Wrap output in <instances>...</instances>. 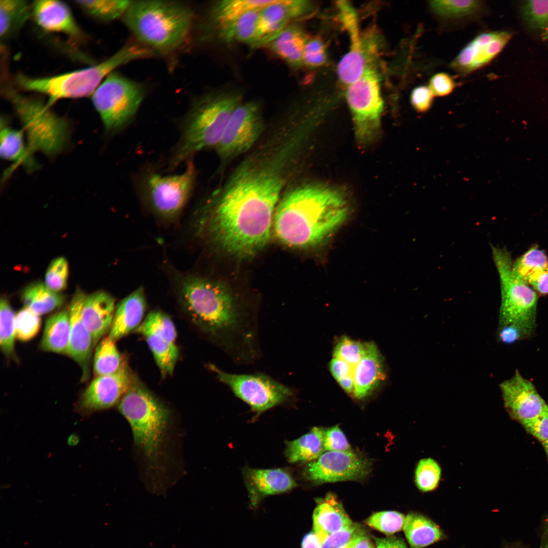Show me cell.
Returning <instances> with one entry per match:
<instances>
[{
  "label": "cell",
  "instance_id": "cell-1",
  "mask_svg": "<svg viewBox=\"0 0 548 548\" xmlns=\"http://www.w3.org/2000/svg\"><path fill=\"white\" fill-rule=\"evenodd\" d=\"M283 185L272 172L243 173L218 199L200 210L195 218V232L231 255H254L270 240Z\"/></svg>",
  "mask_w": 548,
  "mask_h": 548
},
{
  "label": "cell",
  "instance_id": "cell-2",
  "mask_svg": "<svg viewBox=\"0 0 548 548\" xmlns=\"http://www.w3.org/2000/svg\"><path fill=\"white\" fill-rule=\"evenodd\" d=\"M179 290L191 323L233 363L249 366L260 359L259 321L242 310L223 284L190 275L182 280Z\"/></svg>",
  "mask_w": 548,
  "mask_h": 548
},
{
  "label": "cell",
  "instance_id": "cell-3",
  "mask_svg": "<svg viewBox=\"0 0 548 548\" xmlns=\"http://www.w3.org/2000/svg\"><path fill=\"white\" fill-rule=\"evenodd\" d=\"M347 200L339 192L321 185H307L289 191L273 216L278 238L290 247L311 248L327 239L346 220Z\"/></svg>",
  "mask_w": 548,
  "mask_h": 548
},
{
  "label": "cell",
  "instance_id": "cell-4",
  "mask_svg": "<svg viewBox=\"0 0 548 548\" xmlns=\"http://www.w3.org/2000/svg\"><path fill=\"white\" fill-rule=\"evenodd\" d=\"M123 19L139 43L154 53H168L186 42L193 12L179 2L135 1H131Z\"/></svg>",
  "mask_w": 548,
  "mask_h": 548
},
{
  "label": "cell",
  "instance_id": "cell-5",
  "mask_svg": "<svg viewBox=\"0 0 548 548\" xmlns=\"http://www.w3.org/2000/svg\"><path fill=\"white\" fill-rule=\"evenodd\" d=\"M154 53L140 43H130L96 64L51 77L35 78L19 74L15 81L25 91L46 95L48 97L46 104L51 107L59 99L92 95L115 69L130 61L151 57Z\"/></svg>",
  "mask_w": 548,
  "mask_h": 548
},
{
  "label": "cell",
  "instance_id": "cell-6",
  "mask_svg": "<svg viewBox=\"0 0 548 548\" xmlns=\"http://www.w3.org/2000/svg\"><path fill=\"white\" fill-rule=\"evenodd\" d=\"M240 97L234 94L208 96L196 101L183 119L180 135L168 167L174 169L202 150L216 147Z\"/></svg>",
  "mask_w": 548,
  "mask_h": 548
},
{
  "label": "cell",
  "instance_id": "cell-7",
  "mask_svg": "<svg viewBox=\"0 0 548 548\" xmlns=\"http://www.w3.org/2000/svg\"><path fill=\"white\" fill-rule=\"evenodd\" d=\"M2 91L23 124L31 156L40 151L53 157L64 149L69 138V124L54 113L40 98L20 93L4 78Z\"/></svg>",
  "mask_w": 548,
  "mask_h": 548
},
{
  "label": "cell",
  "instance_id": "cell-8",
  "mask_svg": "<svg viewBox=\"0 0 548 548\" xmlns=\"http://www.w3.org/2000/svg\"><path fill=\"white\" fill-rule=\"evenodd\" d=\"M118 406L135 445L148 459L156 460L169 419L168 408L136 376Z\"/></svg>",
  "mask_w": 548,
  "mask_h": 548
},
{
  "label": "cell",
  "instance_id": "cell-9",
  "mask_svg": "<svg viewBox=\"0 0 548 548\" xmlns=\"http://www.w3.org/2000/svg\"><path fill=\"white\" fill-rule=\"evenodd\" d=\"M492 251L501 288L498 324H511L535 332L537 293L515 272L505 248L492 246Z\"/></svg>",
  "mask_w": 548,
  "mask_h": 548
},
{
  "label": "cell",
  "instance_id": "cell-10",
  "mask_svg": "<svg viewBox=\"0 0 548 548\" xmlns=\"http://www.w3.org/2000/svg\"><path fill=\"white\" fill-rule=\"evenodd\" d=\"M196 170L190 159L184 171L164 176L155 170L144 172L138 182L139 194L147 207L157 216L173 219L180 215L193 191Z\"/></svg>",
  "mask_w": 548,
  "mask_h": 548
},
{
  "label": "cell",
  "instance_id": "cell-11",
  "mask_svg": "<svg viewBox=\"0 0 548 548\" xmlns=\"http://www.w3.org/2000/svg\"><path fill=\"white\" fill-rule=\"evenodd\" d=\"M145 96L142 84L113 72L92 94L91 100L106 131L114 133L133 120Z\"/></svg>",
  "mask_w": 548,
  "mask_h": 548
},
{
  "label": "cell",
  "instance_id": "cell-12",
  "mask_svg": "<svg viewBox=\"0 0 548 548\" xmlns=\"http://www.w3.org/2000/svg\"><path fill=\"white\" fill-rule=\"evenodd\" d=\"M208 366L218 381L248 404L257 416L277 406L288 403L295 397L291 388L267 374L260 372L235 373L223 370L214 364Z\"/></svg>",
  "mask_w": 548,
  "mask_h": 548
},
{
  "label": "cell",
  "instance_id": "cell-13",
  "mask_svg": "<svg viewBox=\"0 0 548 548\" xmlns=\"http://www.w3.org/2000/svg\"><path fill=\"white\" fill-rule=\"evenodd\" d=\"M346 97L356 138L360 144H367L378 134L384 107L375 71L368 66L362 76L348 86Z\"/></svg>",
  "mask_w": 548,
  "mask_h": 548
},
{
  "label": "cell",
  "instance_id": "cell-14",
  "mask_svg": "<svg viewBox=\"0 0 548 548\" xmlns=\"http://www.w3.org/2000/svg\"><path fill=\"white\" fill-rule=\"evenodd\" d=\"M372 463L353 451H327L309 463L303 475L316 485L344 481H361L369 474Z\"/></svg>",
  "mask_w": 548,
  "mask_h": 548
},
{
  "label": "cell",
  "instance_id": "cell-15",
  "mask_svg": "<svg viewBox=\"0 0 548 548\" xmlns=\"http://www.w3.org/2000/svg\"><path fill=\"white\" fill-rule=\"evenodd\" d=\"M262 127L260 111L256 104L239 105L216 147L218 154L222 158H230L245 153L257 141Z\"/></svg>",
  "mask_w": 548,
  "mask_h": 548
},
{
  "label": "cell",
  "instance_id": "cell-16",
  "mask_svg": "<svg viewBox=\"0 0 548 548\" xmlns=\"http://www.w3.org/2000/svg\"><path fill=\"white\" fill-rule=\"evenodd\" d=\"M136 331L142 335L163 377L171 375L178 360L177 332L170 317L164 313L150 312Z\"/></svg>",
  "mask_w": 548,
  "mask_h": 548
},
{
  "label": "cell",
  "instance_id": "cell-17",
  "mask_svg": "<svg viewBox=\"0 0 548 548\" xmlns=\"http://www.w3.org/2000/svg\"><path fill=\"white\" fill-rule=\"evenodd\" d=\"M135 377L125 361L116 372L95 377L81 394L77 411L87 415L118 404Z\"/></svg>",
  "mask_w": 548,
  "mask_h": 548
},
{
  "label": "cell",
  "instance_id": "cell-18",
  "mask_svg": "<svg viewBox=\"0 0 548 548\" xmlns=\"http://www.w3.org/2000/svg\"><path fill=\"white\" fill-rule=\"evenodd\" d=\"M500 389L506 409L522 424L536 417L548 406L533 383L518 370L500 384Z\"/></svg>",
  "mask_w": 548,
  "mask_h": 548
},
{
  "label": "cell",
  "instance_id": "cell-19",
  "mask_svg": "<svg viewBox=\"0 0 548 548\" xmlns=\"http://www.w3.org/2000/svg\"><path fill=\"white\" fill-rule=\"evenodd\" d=\"M511 38V33L495 31L481 33L460 52L451 67L462 75L470 74L491 62L502 51Z\"/></svg>",
  "mask_w": 548,
  "mask_h": 548
},
{
  "label": "cell",
  "instance_id": "cell-20",
  "mask_svg": "<svg viewBox=\"0 0 548 548\" xmlns=\"http://www.w3.org/2000/svg\"><path fill=\"white\" fill-rule=\"evenodd\" d=\"M305 1L277 0L261 10L256 38L252 45L271 43L287 25L289 21L301 16L309 8Z\"/></svg>",
  "mask_w": 548,
  "mask_h": 548
},
{
  "label": "cell",
  "instance_id": "cell-21",
  "mask_svg": "<svg viewBox=\"0 0 548 548\" xmlns=\"http://www.w3.org/2000/svg\"><path fill=\"white\" fill-rule=\"evenodd\" d=\"M82 294L80 290L75 292L68 309L71 332L67 355L79 364L82 370V381L86 382L91 374L94 347L91 335L81 317Z\"/></svg>",
  "mask_w": 548,
  "mask_h": 548
},
{
  "label": "cell",
  "instance_id": "cell-22",
  "mask_svg": "<svg viewBox=\"0 0 548 548\" xmlns=\"http://www.w3.org/2000/svg\"><path fill=\"white\" fill-rule=\"evenodd\" d=\"M116 306L108 292L97 291L90 294L82 292L81 317L89 331L94 348L111 329Z\"/></svg>",
  "mask_w": 548,
  "mask_h": 548
},
{
  "label": "cell",
  "instance_id": "cell-23",
  "mask_svg": "<svg viewBox=\"0 0 548 548\" xmlns=\"http://www.w3.org/2000/svg\"><path fill=\"white\" fill-rule=\"evenodd\" d=\"M31 16L37 24L49 32L63 33L73 39L83 38L68 6L55 0H38L31 5Z\"/></svg>",
  "mask_w": 548,
  "mask_h": 548
},
{
  "label": "cell",
  "instance_id": "cell-24",
  "mask_svg": "<svg viewBox=\"0 0 548 548\" xmlns=\"http://www.w3.org/2000/svg\"><path fill=\"white\" fill-rule=\"evenodd\" d=\"M244 481L253 504L263 498L289 491L297 486L292 475L282 468L245 467Z\"/></svg>",
  "mask_w": 548,
  "mask_h": 548
},
{
  "label": "cell",
  "instance_id": "cell-25",
  "mask_svg": "<svg viewBox=\"0 0 548 548\" xmlns=\"http://www.w3.org/2000/svg\"><path fill=\"white\" fill-rule=\"evenodd\" d=\"M146 309L144 289L140 287L116 306L108 336L116 341L136 329L143 321Z\"/></svg>",
  "mask_w": 548,
  "mask_h": 548
},
{
  "label": "cell",
  "instance_id": "cell-26",
  "mask_svg": "<svg viewBox=\"0 0 548 548\" xmlns=\"http://www.w3.org/2000/svg\"><path fill=\"white\" fill-rule=\"evenodd\" d=\"M355 397L362 399L368 396L385 378L383 357L376 345L369 342L368 350L354 368Z\"/></svg>",
  "mask_w": 548,
  "mask_h": 548
},
{
  "label": "cell",
  "instance_id": "cell-27",
  "mask_svg": "<svg viewBox=\"0 0 548 548\" xmlns=\"http://www.w3.org/2000/svg\"><path fill=\"white\" fill-rule=\"evenodd\" d=\"M517 275L537 294L548 295V256L536 246L513 262Z\"/></svg>",
  "mask_w": 548,
  "mask_h": 548
},
{
  "label": "cell",
  "instance_id": "cell-28",
  "mask_svg": "<svg viewBox=\"0 0 548 548\" xmlns=\"http://www.w3.org/2000/svg\"><path fill=\"white\" fill-rule=\"evenodd\" d=\"M313 520V531L323 541L329 535L353 524L337 497L331 493L318 500Z\"/></svg>",
  "mask_w": 548,
  "mask_h": 548
},
{
  "label": "cell",
  "instance_id": "cell-29",
  "mask_svg": "<svg viewBox=\"0 0 548 548\" xmlns=\"http://www.w3.org/2000/svg\"><path fill=\"white\" fill-rule=\"evenodd\" d=\"M71 332L68 310L57 312L49 317L45 323L40 348L45 352L67 355Z\"/></svg>",
  "mask_w": 548,
  "mask_h": 548
},
{
  "label": "cell",
  "instance_id": "cell-30",
  "mask_svg": "<svg viewBox=\"0 0 548 548\" xmlns=\"http://www.w3.org/2000/svg\"><path fill=\"white\" fill-rule=\"evenodd\" d=\"M325 431L322 428L314 427L300 437L287 442L285 455L288 462H311L317 459L325 451Z\"/></svg>",
  "mask_w": 548,
  "mask_h": 548
},
{
  "label": "cell",
  "instance_id": "cell-31",
  "mask_svg": "<svg viewBox=\"0 0 548 548\" xmlns=\"http://www.w3.org/2000/svg\"><path fill=\"white\" fill-rule=\"evenodd\" d=\"M1 123V157L16 165H23L29 170L36 169L37 164L25 146L23 131L9 127L5 119Z\"/></svg>",
  "mask_w": 548,
  "mask_h": 548
},
{
  "label": "cell",
  "instance_id": "cell-32",
  "mask_svg": "<svg viewBox=\"0 0 548 548\" xmlns=\"http://www.w3.org/2000/svg\"><path fill=\"white\" fill-rule=\"evenodd\" d=\"M306 38L302 30L295 25L286 26L271 42L272 50L293 65L302 63V54Z\"/></svg>",
  "mask_w": 548,
  "mask_h": 548
},
{
  "label": "cell",
  "instance_id": "cell-33",
  "mask_svg": "<svg viewBox=\"0 0 548 548\" xmlns=\"http://www.w3.org/2000/svg\"><path fill=\"white\" fill-rule=\"evenodd\" d=\"M403 531L412 548H422L442 537L439 527L423 515L409 513L405 517Z\"/></svg>",
  "mask_w": 548,
  "mask_h": 548
},
{
  "label": "cell",
  "instance_id": "cell-34",
  "mask_svg": "<svg viewBox=\"0 0 548 548\" xmlns=\"http://www.w3.org/2000/svg\"><path fill=\"white\" fill-rule=\"evenodd\" d=\"M25 307L40 316L62 305L64 296L49 289L45 284L35 282L27 286L21 294Z\"/></svg>",
  "mask_w": 548,
  "mask_h": 548
},
{
  "label": "cell",
  "instance_id": "cell-35",
  "mask_svg": "<svg viewBox=\"0 0 548 548\" xmlns=\"http://www.w3.org/2000/svg\"><path fill=\"white\" fill-rule=\"evenodd\" d=\"M31 16V5L21 0L0 1V36L7 39L17 32Z\"/></svg>",
  "mask_w": 548,
  "mask_h": 548
},
{
  "label": "cell",
  "instance_id": "cell-36",
  "mask_svg": "<svg viewBox=\"0 0 548 548\" xmlns=\"http://www.w3.org/2000/svg\"><path fill=\"white\" fill-rule=\"evenodd\" d=\"M277 1V0H276ZM276 1L226 0L218 2L211 11V20L218 27L230 23L249 11L262 9Z\"/></svg>",
  "mask_w": 548,
  "mask_h": 548
},
{
  "label": "cell",
  "instance_id": "cell-37",
  "mask_svg": "<svg viewBox=\"0 0 548 548\" xmlns=\"http://www.w3.org/2000/svg\"><path fill=\"white\" fill-rule=\"evenodd\" d=\"M428 5L431 12L443 20H457L478 15L484 9L483 1H430Z\"/></svg>",
  "mask_w": 548,
  "mask_h": 548
},
{
  "label": "cell",
  "instance_id": "cell-38",
  "mask_svg": "<svg viewBox=\"0 0 548 548\" xmlns=\"http://www.w3.org/2000/svg\"><path fill=\"white\" fill-rule=\"evenodd\" d=\"M115 340L109 336L102 338L95 347L93 359L95 377L118 371L125 361L117 348Z\"/></svg>",
  "mask_w": 548,
  "mask_h": 548
},
{
  "label": "cell",
  "instance_id": "cell-39",
  "mask_svg": "<svg viewBox=\"0 0 548 548\" xmlns=\"http://www.w3.org/2000/svg\"><path fill=\"white\" fill-rule=\"evenodd\" d=\"M261 10L247 12L235 21L218 27L219 36L227 41L252 44L256 36Z\"/></svg>",
  "mask_w": 548,
  "mask_h": 548
},
{
  "label": "cell",
  "instance_id": "cell-40",
  "mask_svg": "<svg viewBox=\"0 0 548 548\" xmlns=\"http://www.w3.org/2000/svg\"><path fill=\"white\" fill-rule=\"evenodd\" d=\"M131 1H75V3L89 16L103 21L123 17Z\"/></svg>",
  "mask_w": 548,
  "mask_h": 548
},
{
  "label": "cell",
  "instance_id": "cell-41",
  "mask_svg": "<svg viewBox=\"0 0 548 548\" xmlns=\"http://www.w3.org/2000/svg\"><path fill=\"white\" fill-rule=\"evenodd\" d=\"M15 315L8 300L2 297L0 302V347L4 355L17 361L15 350Z\"/></svg>",
  "mask_w": 548,
  "mask_h": 548
},
{
  "label": "cell",
  "instance_id": "cell-42",
  "mask_svg": "<svg viewBox=\"0 0 548 548\" xmlns=\"http://www.w3.org/2000/svg\"><path fill=\"white\" fill-rule=\"evenodd\" d=\"M368 344L342 336L334 347L333 357L344 361L354 369L366 354Z\"/></svg>",
  "mask_w": 548,
  "mask_h": 548
},
{
  "label": "cell",
  "instance_id": "cell-43",
  "mask_svg": "<svg viewBox=\"0 0 548 548\" xmlns=\"http://www.w3.org/2000/svg\"><path fill=\"white\" fill-rule=\"evenodd\" d=\"M521 14L529 28L548 30V1L524 2L521 6Z\"/></svg>",
  "mask_w": 548,
  "mask_h": 548
},
{
  "label": "cell",
  "instance_id": "cell-44",
  "mask_svg": "<svg viewBox=\"0 0 548 548\" xmlns=\"http://www.w3.org/2000/svg\"><path fill=\"white\" fill-rule=\"evenodd\" d=\"M441 476V468L433 459H421L415 472V483L421 491L434 490L438 486Z\"/></svg>",
  "mask_w": 548,
  "mask_h": 548
},
{
  "label": "cell",
  "instance_id": "cell-45",
  "mask_svg": "<svg viewBox=\"0 0 548 548\" xmlns=\"http://www.w3.org/2000/svg\"><path fill=\"white\" fill-rule=\"evenodd\" d=\"M41 319L39 315L24 307L15 317L16 338L27 341L35 337L40 331Z\"/></svg>",
  "mask_w": 548,
  "mask_h": 548
},
{
  "label": "cell",
  "instance_id": "cell-46",
  "mask_svg": "<svg viewBox=\"0 0 548 548\" xmlns=\"http://www.w3.org/2000/svg\"><path fill=\"white\" fill-rule=\"evenodd\" d=\"M405 517L396 511L374 513L365 520L368 526L386 534H392L403 528Z\"/></svg>",
  "mask_w": 548,
  "mask_h": 548
},
{
  "label": "cell",
  "instance_id": "cell-47",
  "mask_svg": "<svg viewBox=\"0 0 548 548\" xmlns=\"http://www.w3.org/2000/svg\"><path fill=\"white\" fill-rule=\"evenodd\" d=\"M68 273L67 260L62 257L56 258L51 261L47 268L44 284L52 291L60 292L66 287Z\"/></svg>",
  "mask_w": 548,
  "mask_h": 548
},
{
  "label": "cell",
  "instance_id": "cell-48",
  "mask_svg": "<svg viewBox=\"0 0 548 548\" xmlns=\"http://www.w3.org/2000/svg\"><path fill=\"white\" fill-rule=\"evenodd\" d=\"M329 368L340 387L347 393L353 395L354 369L344 361L333 357L329 363Z\"/></svg>",
  "mask_w": 548,
  "mask_h": 548
},
{
  "label": "cell",
  "instance_id": "cell-49",
  "mask_svg": "<svg viewBox=\"0 0 548 548\" xmlns=\"http://www.w3.org/2000/svg\"><path fill=\"white\" fill-rule=\"evenodd\" d=\"M364 533L365 531L360 525L353 524L350 527L326 537L322 542L321 548H345Z\"/></svg>",
  "mask_w": 548,
  "mask_h": 548
},
{
  "label": "cell",
  "instance_id": "cell-50",
  "mask_svg": "<svg viewBox=\"0 0 548 548\" xmlns=\"http://www.w3.org/2000/svg\"><path fill=\"white\" fill-rule=\"evenodd\" d=\"M326 60L325 46L319 39L307 41L302 54V62L310 67L324 64Z\"/></svg>",
  "mask_w": 548,
  "mask_h": 548
},
{
  "label": "cell",
  "instance_id": "cell-51",
  "mask_svg": "<svg viewBox=\"0 0 548 548\" xmlns=\"http://www.w3.org/2000/svg\"><path fill=\"white\" fill-rule=\"evenodd\" d=\"M324 447L327 451H353L345 434L337 425L325 430Z\"/></svg>",
  "mask_w": 548,
  "mask_h": 548
},
{
  "label": "cell",
  "instance_id": "cell-52",
  "mask_svg": "<svg viewBox=\"0 0 548 548\" xmlns=\"http://www.w3.org/2000/svg\"><path fill=\"white\" fill-rule=\"evenodd\" d=\"M541 443L548 441V406L538 416L522 424Z\"/></svg>",
  "mask_w": 548,
  "mask_h": 548
},
{
  "label": "cell",
  "instance_id": "cell-53",
  "mask_svg": "<svg viewBox=\"0 0 548 548\" xmlns=\"http://www.w3.org/2000/svg\"><path fill=\"white\" fill-rule=\"evenodd\" d=\"M428 87L434 96L441 97L450 94L455 88V83L449 74L439 73L431 77Z\"/></svg>",
  "mask_w": 548,
  "mask_h": 548
},
{
  "label": "cell",
  "instance_id": "cell-54",
  "mask_svg": "<svg viewBox=\"0 0 548 548\" xmlns=\"http://www.w3.org/2000/svg\"><path fill=\"white\" fill-rule=\"evenodd\" d=\"M434 95L429 87L419 86L414 88L410 95V103L419 112H425L432 105Z\"/></svg>",
  "mask_w": 548,
  "mask_h": 548
},
{
  "label": "cell",
  "instance_id": "cell-55",
  "mask_svg": "<svg viewBox=\"0 0 548 548\" xmlns=\"http://www.w3.org/2000/svg\"><path fill=\"white\" fill-rule=\"evenodd\" d=\"M375 548H407L401 539L393 537L374 538Z\"/></svg>",
  "mask_w": 548,
  "mask_h": 548
},
{
  "label": "cell",
  "instance_id": "cell-56",
  "mask_svg": "<svg viewBox=\"0 0 548 548\" xmlns=\"http://www.w3.org/2000/svg\"><path fill=\"white\" fill-rule=\"evenodd\" d=\"M323 540L313 530L304 535L301 543V548H321Z\"/></svg>",
  "mask_w": 548,
  "mask_h": 548
},
{
  "label": "cell",
  "instance_id": "cell-57",
  "mask_svg": "<svg viewBox=\"0 0 548 548\" xmlns=\"http://www.w3.org/2000/svg\"><path fill=\"white\" fill-rule=\"evenodd\" d=\"M351 548H375L371 540L366 533L357 537L352 543Z\"/></svg>",
  "mask_w": 548,
  "mask_h": 548
},
{
  "label": "cell",
  "instance_id": "cell-58",
  "mask_svg": "<svg viewBox=\"0 0 548 548\" xmlns=\"http://www.w3.org/2000/svg\"><path fill=\"white\" fill-rule=\"evenodd\" d=\"M540 548H548V518L545 523Z\"/></svg>",
  "mask_w": 548,
  "mask_h": 548
},
{
  "label": "cell",
  "instance_id": "cell-59",
  "mask_svg": "<svg viewBox=\"0 0 548 548\" xmlns=\"http://www.w3.org/2000/svg\"><path fill=\"white\" fill-rule=\"evenodd\" d=\"M548 458V441L541 443Z\"/></svg>",
  "mask_w": 548,
  "mask_h": 548
},
{
  "label": "cell",
  "instance_id": "cell-60",
  "mask_svg": "<svg viewBox=\"0 0 548 548\" xmlns=\"http://www.w3.org/2000/svg\"><path fill=\"white\" fill-rule=\"evenodd\" d=\"M353 542H351V543L350 544H349V545H348V546H346V547L345 548H351V546H352V543H353Z\"/></svg>",
  "mask_w": 548,
  "mask_h": 548
}]
</instances>
